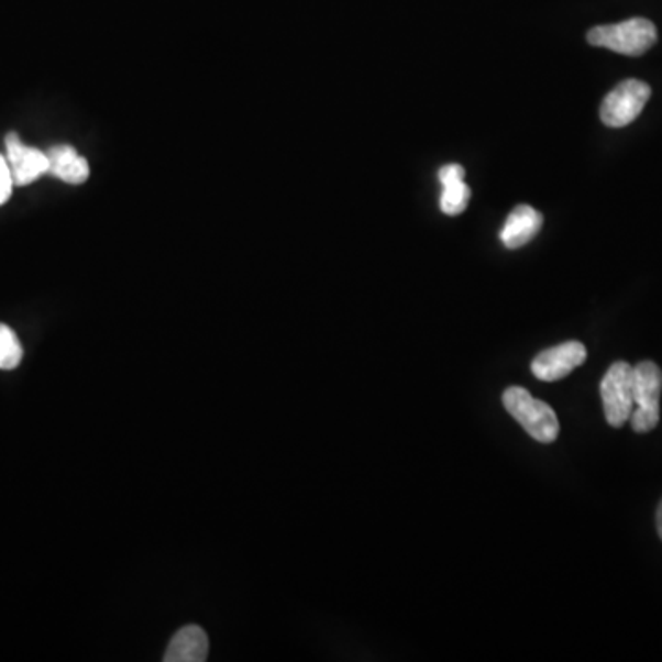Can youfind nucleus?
Returning <instances> with one entry per match:
<instances>
[{
  "mask_svg": "<svg viewBox=\"0 0 662 662\" xmlns=\"http://www.w3.org/2000/svg\"><path fill=\"white\" fill-rule=\"evenodd\" d=\"M503 404L514 420L521 423L522 429L541 444H552L560 434V420L556 412L541 399L522 387L506 388Z\"/></svg>",
  "mask_w": 662,
  "mask_h": 662,
  "instance_id": "1",
  "label": "nucleus"
},
{
  "mask_svg": "<svg viewBox=\"0 0 662 662\" xmlns=\"http://www.w3.org/2000/svg\"><path fill=\"white\" fill-rule=\"evenodd\" d=\"M587 41L622 56H642L657 43L655 24L648 19L635 18L618 24L589 30Z\"/></svg>",
  "mask_w": 662,
  "mask_h": 662,
  "instance_id": "2",
  "label": "nucleus"
},
{
  "mask_svg": "<svg viewBox=\"0 0 662 662\" xmlns=\"http://www.w3.org/2000/svg\"><path fill=\"white\" fill-rule=\"evenodd\" d=\"M662 372L655 363L642 361L633 366L635 409L631 427L637 432H650L661 420Z\"/></svg>",
  "mask_w": 662,
  "mask_h": 662,
  "instance_id": "3",
  "label": "nucleus"
},
{
  "mask_svg": "<svg viewBox=\"0 0 662 662\" xmlns=\"http://www.w3.org/2000/svg\"><path fill=\"white\" fill-rule=\"evenodd\" d=\"M600 396L609 426L622 427L629 421L635 409L633 366L626 361L613 363L602 379Z\"/></svg>",
  "mask_w": 662,
  "mask_h": 662,
  "instance_id": "4",
  "label": "nucleus"
},
{
  "mask_svg": "<svg viewBox=\"0 0 662 662\" xmlns=\"http://www.w3.org/2000/svg\"><path fill=\"white\" fill-rule=\"evenodd\" d=\"M650 85L640 79H626L602 101L600 119L609 128H624L637 120L650 100Z\"/></svg>",
  "mask_w": 662,
  "mask_h": 662,
  "instance_id": "5",
  "label": "nucleus"
},
{
  "mask_svg": "<svg viewBox=\"0 0 662 662\" xmlns=\"http://www.w3.org/2000/svg\"><path fill=\"white\" fill-rule=\"evenodd\" d=\"M587 350L578 341H567L554 349L544 350L532 361L533 376L541 382H560L567 377L574 368L584 365Z\"/></svg>",
  "mask_w": 662,
  "mask_h": 662,
  "instance_id": "6",
  "label": "nucleus"
},
{
  "mask_svg": "<svg viewBox=\"0 0 662 662\" xmlns=\"http://www.w3.org/2000/svg\"><path fill=\"white\" fill-rule=\"evenodd\" d=\"M7 152L13 185H32L41 175L48 174V155L37 147L24 146L18 133H10L7 136Z\"/></svg>",
  "mask_w": 662,
  "mask_h": 662,
  "instance_id": "7",
  "label": "nucleus"
},
{
  "mask_svg": "<svg viewBox=\"0 0 662 662\" xmlns=\"http://www.w3.org/2000/svg\"><path fill=\"white\" fill-rule=\"evenodd\" d=\"M541 225H543V216L536 208L519 205L506 219L505 227L500 231V242L506 249L525 247L541 231Z\"/></svg>",
  "mask_w": 662,
  "mask_h": 662,
  "instance_id": "8",
  "label": "nucleus"
},
{
  "mask_svg": "<svg viewBox=\"0 0 662 662\" xmlns=\"http://www.w3.org/2000/svg\"><path fill=\"white\" fill-rule=\"evenodd\" d=\"M48 155V174L62 179L67 185H84L89 179V161L81 157L76 147L59 144L46 152Z\"/></svg>",
  "mask_w": 662,
  "mask_h": 662,
  "instance_id": "9",
  "label": "nucleus"
},
{
  "mask_svg": "<svg viewBox=\"0 0 662 662\" xmlns=\"http://www.w3.org/2000/svg\"><path fill=\"white\" fill-rule=\"evenodd\" d=\"M208 659V637L199 626H185L169 642L164 661L202 662Z\"/></svg>",
  "mask_w": 662,
  "mask_h": 662,
  "instance_id": "10",
  "label": "nucleus"
},
{
  "mask_svg": "<svg viewBox=\"0 0 662 662\" xmlns=\"http://www.w3.org/2000/svg\"><path fill=\"white\" fill-rule=\"evenodd\" d=\"M23 361V344L18 333L7 324H0V371H13Z\"/></svg>",
  "mask_w": 662,
  "mask_h": 662,
  "instance_id": "11",
  "label": "nucleus"
},
{
  "mask_svg": "<svg viewBox=\"0 0 662 662\" xmlns=\"http://www.w3.org/2000/svg\"><path fill=\"white\" fill-rule=\"evenodd\" d=\"M442 188H444L442 196H440L442 212L448 213V216H459V213L464 212L467 202L472 199V190L464 183V179L455 180V183L444 185Z\"/></svg>",
  "mask_w": 662,
  "mask_h": 662,
  "instance_id": "12",
  "label": "nucleus"
},
{
  "mask_svg": "<svg viewBox=\"0 0 662 662\" xmlns=\"http://www.w3.org/2000/svg\"><path fill=\"white\" fill-rule=\"evenodd\" d=\"M13 177L8 158L0 155V207L12 197Z\"/></svg>",
  "mask_w": 662,
  "mask_h": 662,
  "instance_id": "13",
  "label": "nucleus"
},
{
  "mask_svg": "<svg viewBox=\"0 0 662 662\" xmlns=\"http://www.w3.org/2000/svg\"><path fill=\"white\" fill-rule=\"evenodd\" d=\"M464 175H466V172H464L461 164H445L438 172V179H440V185L444 186L464 179Z\"/></svg>",
  "mask_w": 662,
  "mask_h": 662,
  "instance_id": "14",
  "label": "nucleus"
},
{
  "mask_svg": "<svg viewBox=\"0 0 662 662\" xmlns=\"http://www.w3.org/2000/svg\"><path fill=\"white\" fill-rule=\"evenodd\" d=\"M657 530H659V536L662 539V500L661 505H659V510H657Z\"/></svg>",
  "mask_w": 662,
  "mask_h": 662,
  "instance_id": "15",
  "label": "nucleus"
}]
</instances>
